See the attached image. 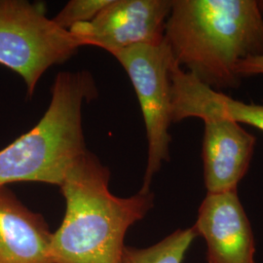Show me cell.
<instances>
[{"label":"cell","instance_id":"cell-1","mask_svg":"<svg viewBox=\"0 0 263 263\" xmlns=\"http://www.w3.org/2000/svg\"><path fill=\"white\" fill-rule=\"evenodd\" d=\"M164 36L180 68L213 90L234 89L237 65L263 55V1L173 0Z\"/></svg>","mask_w":263,"mask_h":263},{"label":"cell","instance_id":"cell-2","mask_svg":"<svg viewBox=\"0 0 263 263\" xmlns=\"http://www.w3.org/2000/svg\"><path fill=\"white\" fill-rule=\"evenodd\" d=\"M109 170L86 151L62 185L66 213L53 233L51 263H121L129 228L154 206L152 192L117 197L109 190Z\"/></svg>","mask_w":263,"mask_h":263},{"label":"cell","instance_id":"cell-3","mask_svg":"<svg viewBox=\"0 0 263 263\" xmlns=\"http://www.w3.org/2000/svg\"><path fill=\"white\" fill-rule=\"evenodd\" d=\"M96 90L87 72L57 76L44 116L0 151V187L22 181L62 185L69 168L87 151L82 109Z\"/></svg>","mask_w":263,"mask_h":263},{"label":"cell","instance_id":"cell-4","mask_svg":"<svg viewBox=\"0 0 263 263\" xmlns=\"http://www.w3.org/2000/svg\"><path fill=\"white\" fill-rule=\"evenodd\" d=\"M80 47L68 30L48 18L44 4L0 0V65L24 79L29 98L49 67L65 63Z\"/></svg>","mask_w":263,"mask_h":263},{"label":"cell","instance_id":"cell-5","mask_svg":"<svg viewBox=\"0 0 263 263\" xmlns=\"http://www.w3.org/2000/svg\"><path fill=\"white\" fill-rule=\"evenodd\" d=\"M112 56L131 79L141 105L148 142L147 164L140 192H151L153 177L170 159L172 117L171 66L174 58L164 39L158 44H142Z\"/></svg>","mask_w":263,"mask_h":263},{"label":"cell","instance_id":"cell-6","mask_svg":"<svg viewBox=\"0 0 263 263\" xmlns=\"http://www.w3.org/2000/svg\"><path fill=\"white\" fill-rule=\"evenodd\" d=\"M172 0H110L91 22L78 24L69 32L81 46L104 49L111 55L165 39Z\"/></svg>","mask_w":263,"mask_h":263},{"label":"cell","instance_id":"cell-7","mask_svg":"<svg viewBox=\"0 0 263 263\" xmlns=\"http://www.w3.org/2000/svg\"><path fill=\"white\" fill-rule=\"evenodd\" d=\"M193 228L206 242L208 263H256L253 229L237 191L207 193Z\"/></svg>","mask_w":263,"mask_h":263},{"label":"cell","instance_id":"cell-8","mask_svg":"<svg viewBox=\"0 0 263 263\" xmlns=\"http://www.w3.org/2000/svg\"><path fill=\"white\" fill-rule=\"evenodd\" d=\"M203 121L202 157L208 193L237 191L250 167L256 139L230 119L209 117Z\"/></svg>","mask_w":263,"mask_h":263},{"label":"cell","instance_id":"cell-9","mask_svg":"<svg viewBox=\"0 0 263 263\" xmlns=\"http://www.w3.org/2000/svg\"><path fill=\"white\" fill-rule=\"evenodd\" d=\"M173 122L186 118L220 117L251 125L263 131V104H247L211 89L180 68L176 62L171 66Z\"/></svg>","mask_w":263,"mask_h":263},{"label":"cell","instance_id":"cell-10","mask_svg":"<svg viewBox=\"0 0 263 263\" xmlns=\"http://www.w3.org/2000/svg\"><path fill=\"white\" fill-rule=\"evenodd\" d=\"M52 235L42 216L0 187V263H51Z\"/></svg>","mask_w":263,"mask_h":263},{"label":"cell","instance_id":"cell-11","mask_svg":"<svg viewBox=\"0 0 263 263\" xmlns=\"http://www.w3.org/2000/svg\"><path fill=\"white\" fill-rule=\"evenodd\" d=\"M195 229H178L148 248L126 247L121 263H182L189 248L197 237Z\"/></svg>","mask_w":263,"mask_h":263},{"label":"cell","instance_id":"cell-12","mask_svg":"<svg viewBox=\"0 0 263 263\" xmlns=\"http://www.w3.org/2000/svg\"><path fill=\"white\" fill-rule=\"evenodd\" d=\"M110 0H71L53 18L58 27L68 30L78 24L91 22Z\"/></svg>","mask_w":263,"mask_h":263},{"label":"cell","instance_id":"cell-13","mask_svg":"<svg viewBox=\"0 0 263 263\" xmlns=\"http://www.w3.org/2000/svg\"><path fill=\"white\" fill-rule=\"evenodd\" d=\"M236 74L240 78L263 74V55L251 57L239 63L236 66Z\"/></svg>","mask_w":263,"mask_h":263}]
</instances>
